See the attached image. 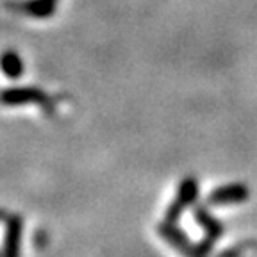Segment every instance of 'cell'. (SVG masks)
<instances>
[{
  "label": "cell",
  "instance_id": "cell-1",
  "mask_svg": "<svg viewBox=\"0 0 257 257\" xmlns=\"http://www.w3.org/2000/svg\"><path fill=\"white\" fill-rule=\"evenodd\" d=\"M198 197V182L195 177H186L182 179L179 189H177V195L173 198V202L166 209V221H172L175 223L179 218L182 216L186 209L197 200Z\"/></svg>",
  "mask_w": 257,
  "mask_h": 257
},
{
  "label": "cell",
  "instance_id": "cell-4",
  "mask_svg": "<svg viewBox=\"0 0 257 257\" xmlns=\"http://www.w3.org/2000/svg\"><path fill=\"white\" fill-rule=\"evenodd\" d=\"M157 230H159L161 237H163L170 246H173L177 252L182 253L184 257H204L198 252L197 246L191 245V241L186 237V234L182 232L181 229H177L175 223H172V221L161 223L159 227H157Z\"/></svg>",
  "mask_w": 257,
  "mask_h": 257
},
{
  "label": "cell",
  "instance_id": "cell-2",
  "mask_svg": "<svg viewBox=\"0 0 257 257\" xmlns=\"http://www.w3.org/2000/svg\"><path fill=\"white\" fill-rule=\"evenodd\" d=\"M0 104L2 105H29L36 104L48 107V96L38 88H8L0 91Z\"/></svg>",
  "mask_w": 257,
  "mask_h": 257
},
{
  "label": "cell",
  "instance_id": "cell-3",
  "mask_svg": "<svg viewBox=\"0 0 257 257\" xmlns=\"http://www.w3.org/2000/svg\"><path fill=\"white\" fill-rule=\"evenodd\" d=\"M250 197V189L243 182H232V184H223L220 188L213 189L209 193L207 202L211 205H234L243 204Z\"/></svg>",
  "mask_w": 257,
  "mask_h": 257
},
{
  "label": "cell",
  "instance_id": "cell-5",
  "mask_svg": "<svg viewBox=\"0 0 257 257\" xmlns=\"http://www.w3.org/2000/svg\"><path fill=\"white\" fill-rule=\"evenodd\" d=\"M195 220H197L198 223L204 227V230H205V239L197 246L198 252H200L202 255H205L209 250L213 248L214 241H216L218 237L221 236V232H223V227H221L220 221H218L216 218L213 216V214H209L207 209L202 207V205L195 209Z\"/></svg>",
  "mask_w": 257,
  "mask_h": 257
},
{
  "label": "cell",
  "instance_id": "cell-7",
  "mask_svg": "<svg viewBox=\"0 0 257 257\" xmlns=\"http://www.w3.org/2000/svg\"><path fill=\"white\" fill-rule=\"evenodd\" d=\"M6 8L25 13L34 18H48L56 11V2L54 0H24V2H8Z\"/></svg>",
  "mask_w": 257,
  "mask_h": 257
},
{
  "label": "cell",
  "instance_id": "cell-6",
  "mask_svg": "<svg viewBox=\"0 0 257 257\" xmlns=\"http://www.w3.org/2000/svg\"><path fill=\"white\" fill-rule=\"evenodd\" d=\"M22 230H24V221L18 214H13L8 220V227H6L2 257H20Z\"/></svg>",
  "mask_w": 257,
  "mask_h": 257
},
{
  "label": "cell",
  "instance_id": "cell-9",
  "mask_svg": "<svg viewBox=\"0 0 257 257\" xmlns=\"http://www.w3.org/2000/svg\"><path fill=\"white\" fill-rule=\"evenodd\" d=\"M54 2H56V0H54Z\"/></svg>",
  "mask_w": 257,
  "mask_h": 257
},
{
  "label": "cell",
  "instance_id": "cell-8",
  "mask_svg": "<svg viewBox=\"0 0 257 257\" xmlns=\"http://www.w3.org/2000/svg\"><path fill=\"white\" fill-rule=\"evenodd\" d=\"M0 68L4 72L6 77L9 79H18L24 73V63H22L20 56L13 50H8L0 56Z\"/></svg>",
  "mask_w": 257,
  "mask_h": 257
}]
</instances>
